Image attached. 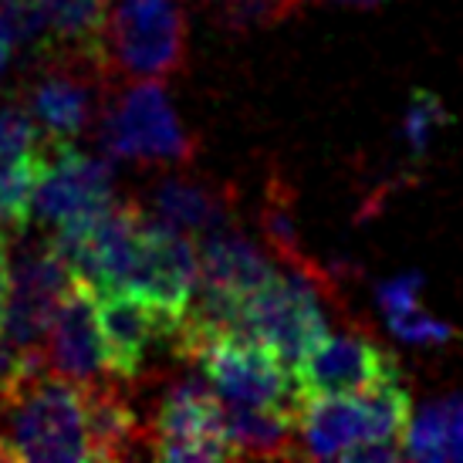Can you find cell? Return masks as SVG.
Segmentation results:
<instances>
[{"instance_id":"6da1fadb","label":"cell","mask_w":463,"mask_h":463,"mask_svg":"<svg viewBox=\"0 0 463 463\" xmlns=\"http://www.w3.org/2000/svg\"><path fill=\"white\" fill-rule=\"evenodd\" d=\"M410 392L399 379L365 392H328V396H298L295 433L298 450L315 460H348L362 447L399 443L410 423Z\"/></svg>"},{"instance_id":"7a4b0ae2","label":"cell","mask_w":463,"mask_h":463,"mask_svg":"<svg viewBox=\"0 0 463 463\" xmlns=\"http://www.w3.org/2000/svg\"><path fill=\"white\" fill-rule=\"evenodd\" d=\"M99 54L109 81H163L186 61L183 0H116L105 11Z\"/></svg>"},{"instance_id":"3957f363","label":"cell","mask_w":463,"mask_h":463,"mask_svg":"<svg viewBox=\"0 0 463 463\" xmlns=\"http://www.w3.org/2000/svg\"><path fill=\"white\" fill-rule=\"evenodd\" d=\"M0 439L14 460L71 463L89 460L85 402L81 389L52 375L48 369L27 375L4 406Z\"/></svg>"},{"instance_id":"277c9868","label":"cell","mask_w":463,"mask_h":463,"mask_svg":"<svg viewBox=\"0 0 463 463\" xmlns=\"http://www.w3.org/2000/svg\"><path fill=\"white\" fill-rule=\"evenodd\" d=\"M325 291L328 274L315 270L311 264H301L288 274L274 270L268 281L241 301L233 335L260 342L295 373L305 352L328 332V315L322 305Z\"/></svg>"},{"instance_id":"5b68a950","label":"cell","mask_w":463,"mask_h":463,"mask_svg":"<svg viewBox=\"0 0 463 463\" xmlns=\"http://www.w3.org/2000/svg\"><path fill=\"white\" fill-rule=\"evenodd\" d=\"M99 139L112 159L146 166H186L196 156L194 136L183 129L163 81H129L112 91Z\"/></svg>"},{"instance_id":"8992f818","label":"cell","mask_w":463,"mask_h":463,"mask_svg":"<svg viewBox=\"0 0 463 463\" xmlns=\"http://www.w3.org/2000/svg\"><path fill=\"white\" fill-rule=\"evenodd\" d=\"M183 359H194L203 369V379L231 406H298L295 373L270 348L244 335H206L186 348Z\"/></svg>"},{"instance_id":"52a82bcc","label":"cell","mask_w":463,"mask_h":463,"mask_svg":"<svg viewBox=\"0 0 463 463\" xmlns=\"http://www.w3.org/2000/svg\"><path fill=\"white\" fill-rule=\"evenodd\" d=\"M116 203V169L109 159L81 153L75 142L41 139L38 176L31 186V220L65 227Z\"/></svg>"},{"instance_id":"ba28073f","label":"cell","mask_w":463,"mask_h":463,"mask_svg":"<svg viewBox=\"0 0 463 463\" xmlns=\"http://www.w3.org/2000/svg\"><path fill=\"white\" fill-rule=\"evenodd\" d=\"M44 71L27 95V116L41 139L75 142L99 112L109 85L99 54H44Z\"/></svg>"},{"instance_id":"9c48e42d","label":"cell","mask_w":463,"mask_h":463,"mask_svg":"<svg viewBox=\"0 0 463 463\" xmlns=\"http://www.w3.org/2000/svg\"><path fill=\"white\" fill-rule=\"evenodd\" d=\"M71 270L65 258L44 244L21 247L7 260V295H4V322L0 338L17 348H41V338L52 325L54 308L71 288Z\"/></svg>"},{"instance_id":"30bf717a","label":"cell","mask_w":463,"mask_h":463,"mask_svg":"<svg viewBox=\"0 0 463 463\" xmlns=\"http://www.w3.org/2000/svg\"><path fill=\"white\" fill-rule=\"evenodd\" d=\"M223 402L206 379L186 375L166 389L153 420V457L159 460H231L223 443Z\"/></svg>"},{"instance_id":"8fae6325","label":"cell","mask_w":463,"mask_h":463,"mask_svg":"<svg viewBox=\"0 0 463 463\" xmlns=\"http://www.w3.org/2000/svg\"><path fill=\"white\" fill-rule=\"evenodd\" d=\"M99 305V328L105 345V369L118 383H136L146 369V362L159 345H169L176 355L180 338V315L166 308H156L149 301L116 291V295L95 298Z\"/></svg>"},{"instance_id":"7c38bea8","label":"cell","mask_w":463,"mask_h":463,"mask_svg":"<svg viewBox=\"0 0 463 463\" xmlns=\"http://www.w3.org/2000/svg\"><path fill=\"white\" fill-rule=\"evenodd\" d=\"M196 270H200V258H196L194 241L142 213L139 247H136L126 291L183 318L194 298Z\"/></svg>"},{"instance_id":"4fadbf2b","label":"cell","mask_w":463,"mask_h":463,"mask_svg":"<svg viewBox=\"0 0 463 463\" xmlns=\"http://www.w3.org/2000/svg\"><path fill=\"white\" fill-rule=\"evenodd\" d=\"M399 379L396 362L362 332H325L295 365L298 396L365 392Z\"/></svg>"},{"instance_id":"5bb4252c","label":"cell","mask_w":463,"mask_h":463,"mask_svg":"<svg viewBox=\"0 0 463 463\" xmlns=\"http://www.w3.org/2000/svg\"><path fill=\"white\" fill-rule=\"evenodd\" d=\"M41 355H44L48 373L78 389L112 379L105 369V345L102 328H99V311H95V295L85 284L71 281L61 305L54 308L52 325L41 338Z\"/></svg>"},{"instance_id":"9a60e30c","label":"cell","mask_w":463,"mask_h":463,"mask_svg":"<svg viewBox=\"0 0 463 463\" xmlns=\"http://www.w3.org/2000/svg\"><path fill=\"white\" fill-rule=\"evenodd\" d=\"M153 220L186 237L227 231L233 220V194L190 176H166L153 186Z\"/></svg>"},{"instance_id":"2e32d148","label":"cell","mask_w":463,"mask_h":463,"mask_svg":"<svg viewBox=\"0 0 463 463\" xmlns=\"http://www.w3.org/2000/svg\"><path fill=\"white\" fill-rule=\"evenodd\" d=\"M118 386L122 383L116 379H102V383L81 389L89 460H122L132 453V443L139 437L136 412Z\"/></svg>"},{"instance_id":"e0dca14e","label":"cell","mask_w":463,"mask_h":463,"mask_svg":"<svg viewBox=\"0 0 463 463\" xmlns=\"http://www.w3.org/2000/svg\"><path fill=\"white\" fill-rule=\"evenodd\" d=\"M223 443L233 457H298L295 412L274 406H231L223 402Z\"/></svg>"},{"instance_id":"ac0fdd59","label":"cell","mask_w":463,"mask_h":463,"mask_svg":"<svg viewBox=\"0 0 463 463\" xmlns=\"http://www.w3.org/2000/svg\"><path fill=\"white\" fill-rule=\"evenodd\" d=\"M38 7L48 31L44 54H99L109 0H38Z\"/></svg>"},{"instance_id":"d6986e66","label":"cell","mask_w":463,"mask_h":463,"mask_svg":"<svg viewBox=\"0 0 463 463\" xmlns=\"http://www.w3.org/2000/svg\"><path fill=\"white\" fill-rule=\"evenodd\" d=\"M41 149V136L27 112L4 105L0 109V166L34 163Z\"/></svg>"},{"instance_id":"ffe728a7","label":"cell","mask_w":463,"mask_h":463,"mask_svg":"<svg viewBox=\"0 0 463 463\" xmlns=\"http://www.w3.org/2000/svg\"><path fill=\"white\" fill-rule=\"evenodd\" d=\"M260 227H264V233H268V244L274 247L278 258L291 260L295 268L308 264L305 254H301V247H298V227H295V220H291V210H288V203H284L281 190L274 194V186H270L268 203H264V210H260Z\"/></svg>"},{"instance_id":"44dd1931","label":"cell","mask_w":463,"mask_h":463,"mask_svg":"<svg viewBox=\"0 0 463 463\" xmlns=\"http://www.w3.org/2000/svg\"><path fill=\"white\" fill-rule=\"evenodd\" d=\"M386 325L389 332L396 335V338H402V342H410V345H439V342H447L453 335L450 325L433 318V315H426L420 305L386 315Z\"/></svg>"},{"instance_id":"7402d4cb","label":"cell","mask_w":463,"mask_h":463,"mask_svg":"<svg viewBox=\"0 0 463 463\" xmlns=\"http://www.w3.org/2000/svg\"><path fill=\"white\" fill-rule=\"evenodd\" d=\"M447 122V112H443V102L430 91H416L412 95L410 109H406V126H402V136L410 142L412 153H423L430 136Z\"/></svg>"},{"instance_id":"603a6c76","label":"cell","mask_w":463,"mask_h":463,"mask_svg":"<svg viewBox=\"0 0 463 463\" xmlns=\"http://www.w3.org/2000/svg\"><path fill=\"white\" fill-rule=\"evenodd\" d=\"M420 288H423L420 274H399V278H392V281H386L379 288V305H383L386 315L416 308L420 305Z\"/></svg>"},{"instance_id":"cb8c5ba5","label":"cell","mask_w":463,"mask_h":463,"mask_svg":"<svg viewBox=\"0 0 463 463\" xmlns=\"http://www.w3.org/2000/svg\"><path fill=\"white\" fill-rule=\"evenodd\" d=\"M11 58H14V41L7 38V31L0 27V78H4V71L11 65Z\"/></svg>"},{"instance_id":"d4e9b609","label":"cell","mask_w":463,"mask_h":463,"mask_svg":"<svg viewBox=\"0 0 463 463\" xmlns=\"http://www.w3.org/2000/svg\"><path fill=\"white\" fill-rule=\"evenodd\" d=\"M322 4H345V7H375L379 0H322Z\"/></svg>"},{"instance_id":"484cf974","label":"cell","mask_w":463,"mask_h":463,"mask_svg":"<svg viewBox=\"0 0 463 463\" xmlns=\"http://www.w3.org/2000/svg\"><path fill=\"white\" fill-rule=\"evenodd\" d=\"M4 295H7V281H0V322H4Z\"/></svg>"}]
</instances>
